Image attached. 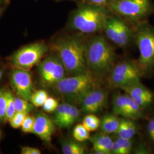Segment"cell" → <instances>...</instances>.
<instances>
[{
    "label": "cell",
    "mask_w": 154,
    "mask_h": 154,
    "mask_svg": "<svg viewBox=\"0 0 154 154\" xmlns=\"http://www.w3.org/2000/svg\"><path fill=\"white\" fill-rule=\"evenodd\" d=\"M90 139L93 144L95 154H111L113 141L107 134H95L90 137Z\"/></svg>",
    "instance_id": "9a60e30c"
},
{
    "label": "cell",
    "mask_w": 154,
    "mask_h": 154,
    "mask_svg": "<svg viewBox=\"0 0 154 154\" xmlns=\"http://www.w3.org/2000/svg\"><path fill=\"white\" fill-rule=\"evenodd\" d=\"M121 122V119L114 114H106L100 119V128L102 132L107 134L116 133Z\"/></svg>",
    "instance_id": "e0dca14e"
},
{
    "label": "cell",
    "mask_w": 154,
    "mask_h": 154,
    "mask_svg": "<svg viewBox=\"0 0 154 154\" xmlns=\"http://www.w3.org/2000/svg\"><path fill=\"white\" fill-rule=\"evenodd\" d=\"M81 2L95 5L106 6L108 5L111 0H81Z\"/></svg>",
    "instance_id": "d6a6232c"
},
{
    "label": "cell",
    "mask_w": 154,
    "mask_h": 154,
    "mask_svg": "<svg viewBox=\"0 0 154 154\" xmlns=\"http://www.w3.org/2000/svg\"><path fill=\"white\" fill-rule=\"evenodd\" d=\"M135 39L139 51L138 67L140 74H148L154 69V26L147 21L137 25Z\"/></svg>",
    "instance_id": "8992f818"
},
{
    "label": "cell",
    "mask_w": 154,
    "mask_h": 154,
    "mask_svg": "<svg viewBox=\"0 0 154 154\" xmlns=\"http://www.w3.org/2000/svg\"><path fill=\"white\" fill-rule=\"evenodd\" d=\"M48 50V47L44 43L29 45L14 53L11 61L16 68L29 71L38 63Z\"/></svg>",
    "instance_id": "ba28073f"
},
{
    "label": "cell",
    "mask_w": 154,
    "mask_h": 154,
    "mask_svg": "<svg viewBox=\"0 0 154 154\" xmlns=\"http://www.w3.org/2000/svg\"><path fill=\"white\" fill-rule=\"evenodd\" d=\"M103 32L107 38L120 47H126L135 38L134 32L126 21L121 17L111 14L109 17Z\"/></svg>",
    "instance_id": "52a82bcc"
},
{
    "label": "cell",
    "mask_w": 154,
    "mask_h": 154,
    "mask_svg": "<svg viewBox=\"0 0 154 154\" xmlns=\"http://www.w3.org/2000/svg\"><path fill=\"white\" fill-rule=\"evenodd\" d=\"M26 99L20 97H15V106L16 112H29L34 109V106L30 103Z\"/></svg>",
    "instance_id": "4316f807"
},
{
    "label": "cell",
    "mask_w": 154,
    "mask_h": 154,
    "mask_svg": "<svg viewBox=\"0 0 154 154\" xmlns=\"http://www.w3.org/2000/svg\"><path fill=\"white\" fill-rule=\"evenodd\" d=\"M62 150L64 154H83L85 152V149L82 145L73 141L63 142Z\"/></svg>",
    "instance_id": "44dd1931"
},
{
    "label": "cell",
    "mask_w": 154,
    "mask_h": 154,
    "mask_svg": "<svg viewBox=\"0 0 154 154\" xmlns=\"http://www.w3.org/2000/svg\"><path fill=\"white\" fill-rule=\"evenodd\" d=\"M86 42L82 35L77 34L60 38L52 46L67 72L72 75L88 70L85 60Z\"/></svg>",
    "instance_id": "6da1fadb"
},
{
    "label": "cell",
    "mask_w": 154,
    "mask_h": 154,
    "mask_svg": "<svg viewBox=\"0 0 154 154\" xmlns=\"http://www.w3.org/2000/svg\"><path fill=\"white\" fill-rule=\"evenodd\" d=\"M80 115V111L77 107L76 106L72 104L71 109L69 112L68 115L64 121L62 122L60 126V128H67L72 126L75 122L77 121L78 118Z\"/></svg>",
    "instance_id": "cb8c5ba5"
},
{
    "label": "cell",
    "mask_w": 154,
    "mask_h": 154,
    "mask_svg": "<svg viewBox=\"0 0 154 154\" xmlns=\"http://www.w3.org/2000/svg\"><path fill=\"white\" fill-rule=\"evenodd\" d=\"M107 102V94L102 90L97 88L86 94L79 103L84 112L94 114L102 110Z\"/></svg>",
    "instance_id": "7c38bea8"
},
{
    "label": "cell",
    "mask_w": 154,
    "mask_h": 154,
    "mask_svg": "<svg viewBox=\"0 0 154 154\" xmlns=\"http://www.w3.org/2000/svg\"><path fill=\"white\" fill-rule=\"evenodd\" d=\"M107 8L112 14L137 25L154 13L152 0H111Z\"/></svg>",
    "instance_id": "5b68a950"
},
{
    "label": "cell",
    "mask_w": 154,
    "mask_h": 154,
    "mask_svg": "<svg viewBox=\"0 0 154 154\" xmlns=\"http://www.w3.org/2000/svg\"><path fill=\"white\" fill-rule=\"evenodd\" d=\"M6 103L5 91L0 90V122L5 120Z\"/></svg>",
    "instance_id": "1f68e13d"
},
{
    "label": "cell",
    "mask_w": 154,
    "mask_h": 154,
    "mask_svg": "<svg viewBox=\"0 0 154 154\" xmlns=\"http://www.w3.org/2000/svg\"><path fill=\"white\" fill-rule=\"evenodd\" d=\"M21 154H41V152L39 149L29 146L21 147Z\"/></svg>",
    "instance_id": "e575fe53"
},
{
    "label": "cell",
    "mask_w": 154,
    "mask_h": 154,
    "mask_svg": "<svg viewBox=\"0 0 154 154\" xmlns=\"http://www.w3.org/2000/svg\"><path fill=\"white\" fill-rule=\"evenodd\" d=\"M111 154H123L122 151L119 146V144L116 142V141L113 142L112 149H111Z\"/></svg>",
    "instance_id": "d590c367"
},
{
    "label": "cell",
    "mask_w": 154,
    "mask_h": 154,
    "mask_svg": "<svg viewBox=\"0 0 154 154\" xmlns=\"http://www.w3.org/2000/svg\"><path fill=\"white\" fill-rule=\"evenodd\" d=\"M116 58L114 48L103 36L96 35L86 41V64L95 74L100 76L112 70Z\"/></svg>",
    "instance_id": "3957f363"
},
{
    "label": "cell",
    "mask_w": 154,
    "mask_h": 154,
    "mask_svg": "<svg viewBox=\"0 0 154 154\" xmlns=\"http://www.w3.org/2000/svg\"><path fill=\"white\" fill-rule=\"evenodd\" d=\"M72 135L74 139L79 142H83L90 138V131L85 127L82 124H79L74 127Z\"/></svg>",
    "instance_id": "d4e9b609"
},
{
    "label": "cell",
    "mask_w": 154,
    "mask_h": 154,
    "mask_svg": "<svg viewBox=\"0 0 154 154\" xmlns=\"http://www.w3.org/2000/svg\"><path fill=\"white\" fill-rule=\"evenodd\" d=\"M55 122L49 116L41 112L35 116L33 133L41 140L50 143L55 130Z\"/></svg>",
    "instance_id": "5bb4252c"
},
{
    "label": "cell",
    "mask_w": 154,
    "mask_h": 154,
    "mask_svg": "<svg viewBox=\"0 0 154 154\" xmlns=\"http://www.w3.org/2000/svg\"><path fill=\"white\" fill-rule=\"evenodd\" d=\"M147 130L149 138L154 143V117L149 121Z\"/></svg>",
    "instance_id": "836d02e7"
},
{
    "label": "cell",
    "mask_w": 154,
    "mask_h": 154,
    "mask_svg": "<svg viewBox=\"0 0 154 154\" xmlns=\"http://www.w3.org/2000/svg\"><path fill=\"white\" fill-rule=\"evenodd\" d=\"M142 108L129 96L128 98V102L126 109L125 111L123 116L125 118L130 119L132 120L138 119L142 117Z\"/></svg>",
    "instance_id": "ac0fdd59"
},
{
    "label": "cell",
    "mask_w": 154,
    "mask_h": 154,
    "mask_svg": "<svg viewBox=\"0 0 154 154\" xmlns=\"http://www.w3.org/2000/svg\"><path fill=\"white\" fill-rule=\"evenodd\" d=\"M82 125L90 132H92L100 127V119L93 114H88L84 118Z\"/></svg>",
    "instance_id": "603a6c76"
},
{
    "label": "cell",
    "mask_w": 154,
    "mask_h": 154,
    "mask_svg": "<svg viewBox=\"0 0 154 154\" xmlns=\"http://www.w3.org/2000/svg\"><path fill=\"white\" fill-rule=\"evenodd\" d=\"M48 97V94L45 90H38L33 93L30 102L34 106L41 107L44 104L45 102Z\"/></svg>",
    "instance_id": "484cf974"
},
{
    "label": "cell",
    "mask_w": 154,
    "mask_h": 154,
    "mask_svg": "<svg viewBox=\"0 0 154 154\" xmlns=\"http://www.w3.org/2000/svg\"><path fill=\"white\" fill-rule=\"evenodd\" d=\"M112 14L106 6L81 2L73 11L70 19L72 29L82 34H93L103 30L105 24Z\"/></svg>",
    "instance_id": "7a4b0ae2"
},
{
    "label": "cell",
    "mask_w": 154,
    "mask_h": 154,
    "mask_svg": "<svg viewBox=\"0 0 154 154\" xmlns=\"http://www.w3.org/2000/svg\"><path fill=\"white\" fill-rule=\"evenodd\" d=\"M28 114V112H16L9 121L11 126L15 129L21 127L22 123Z\"/></svg>",
    "instance_id": "83f0119b"
},
{
    "label": "cell",
    "mask_w": 154,
    "mask_h": 154,
    "mask_svg": "<svg viewBox=\"0 0 154 154\" xmlns=\"http://www.w3.org/2000/svg\"><path fill=\"white\" fill-rule=\"evenodd\" d=\"M98 76L88 69L81 73L64 78L54 85L55 90L69 101L79 104L86 94L98 88Z\"/></svg>",
    "instance_id": "277c9868"
},
{
    "label": "cell",
    "mask_w": 154,
    "mask_h": 154,
    "mask_svg": "<svg viewBox=\"0 0 154 154\" xmlns=\"http://www.w3.org/2000/svg\"><path fill=\"white\" fill-rule=\"evenodd\" d=\"M2 76V72L1 70H0V79H1Z\"/></svg>",
    "instance_id": "8d00e7d4"
},
{
    "label": "cell",
    "mask_w": 154,
    "mask_h": 154,
    "mask_svg": "<svg viewBox=\"0 0 154 154\" xmlns=\"http://www.w3.org/2000/svg\"><path fill=\"white\" fill-rule=\"evenodd\" d=\"M137 130V127L133 120L125 118L121 119L116 134L119 138L131 139L136 134Z\"/></svg>",
    "instance_id": "2e32d148"
},
{
    "label": "cell",
    "mask_w": 154,
    "mask_h": 154,
    "mask_svg": "<svg viewBox=\"0 0 154 154\" xmlns=\"http://www.w3.org/2000/svg\"><path fill=\"white\" fill-rule=\"evenodd\" d=\"M34 122L35 116L29 115L26 116L21 126L22 131L25 133H33Z\"/></svg>",
    "instance_id": "f1b7e54d"
},
{
    "label": "cell",
    "mask_w": 154,
    "mask_h": 154,
    "mask_svg": "<svg viewBox=\"0 0 154 154\" xmlns=\"http://www.w3.org/2000/svg\"><path fill=\"white\" fill-rule=\"evenodd\" d=\"M38 72L42 81L48 85H53L66 77L65 67L55 54L49 55L39 66Z\"/></svg>",
    "instance_id": "30bf717a"
},
{
    "label": "cell",
    "mask_w": 154,
    "mask_h": 154,
    "mask_svg": "<svg viewBox=\"0 0 154 154\" xmlns=\"http://www.w3.org/2000/svg\"><path fill=\"white\" fill-rule=\"evenodd\" d=\"M128 95L125 94H118L113 99V113L116 116H123L126 109Z\"/></svg>",
    "instance_id": "d6986e66"
},
{
    "label": "cell",
    "mask_w": 154,
    "mask_h": 154,
    "mask_svg": "<svg viewBox=\"0 0 154 154\" xmlns=\"http://www.w3.org/2000/svg\"><path fill=\"white\" fill-rule=\"evenodd\" d=\"M121 89L142 109L146 108L154 102V93L143 86L140 82L134 83Z\"/></svg>",
    "instance_id": "4fadbf2b"
},
{
    "label": "cell",
    "mask_w": 154,
    "mask_h": 154,
    "mask_svg": "<svg viewBox=\"0 0 154 154\" xmlns=\"http://www.w3.org/2000/svg\"><path fill=\"white\" fill-rule=\"evenodd\" d=\"M72 104L70 103H62L58 105L55 110L54 116V121L58 127H60L62 122L66 118L71 109Z\"/></svg>",
    "instance_id": "ffe728a7"
},
{
    "label": "cell",
    "mask_w": 154,
    "mask_h": 154,
    "mask_svg": "<svg viewBox=\"0 0 154 154\" xmlns=\"http://www.w3.org/2000/svg\"><path fill=\"white\" fill-rule=\"evenodd\" d=\"M5 95L6 99L5 120L9 121L11 117L16 112L15 97L10 90L6 91Z\"/></svg>",
    "instance_id": "7402d4cb"
},
{
    "label": "cell",
    "mask_w": 154,
    "mask_h": 154,
    "mask_svg": "<svg viewBox=\"0 0 154 154\" xmlns=\"http://www.w3.org/2000/svg\"><path fill=\"white\" fill-rule=\"evenodd\" d=\"M140 75L138 66L131 62L123 61L114 66L109 80L113 86L122 88L140 82Z\"/></svg>",
    "instance_id": "9c48e42d"
},
{
    "label": "cell",
    "mask_w": 154,
    "mask_h": 154,
    "mask_svg": "<svg viewBox=\"0 0 154 154\" xmlns=\"http://www.w3.org/2000/svg\"><path fill=\"white\" fill-rule=\"evenodd\" d=\"M0 137H1V131H0Z\"/></svg>",
    "instance_id": "74e56055"
},
{
    "label": "cell",
    "mask_w": 154,
    "mask_h": 154,
    "mask_svg": "<svg viewBox=\"0 0 154 154\" xmlns=\"http://www.w3.org/2000/svg\"><path fill=\"white\" fill-rule=\"evenodd\" d=\"M116 142L120 146L123 154H128L130 153L132 149V143L131 139L118 138L116 140Z\"/></svg>",
    "instance_id": "4dcf8cb0"
},
{
    "label": "cell",
    "mask_w": 154,
    "mask_h": 154,
    "mask_svg": "<svg viewBox=\"0 0 154 154\" xmlns=\"http://www.w3.org/2000/svg\"><path fill=\"white\" fill-rule=\"evenodd\" d=\"M11 82L19 97L30 101L34 92L32 78L30 72L16 68L11 72Z\"/></svg>",
    "instance_id": "8fae6325"
},
{
    "label": "cell",
    "mask_w": 154,
    "mask_h": 154,
    "mask_svg": "<svg viewBox=\"0 0 154 154\" xmlns=\"http://www.w3.org/2000/svg\"><path fill=\"white\" fill-rule=\"evenodd\" d=\"M59 103L57 99L53 97H48L42 106L43 109L47 112H54L58 107Z\"/></svg>",
    "instance_id": "f546056e"
}]
</instances>
